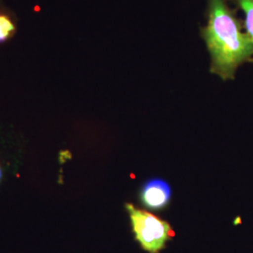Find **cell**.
<instances>
[{
  "mask_svg": "<svg viewBox=\"0 0 253 253\" xmlns=\"http://www.w3.org/2000/svg\"><path fill=\"white\" fill-rule=\"evenodd\" d=\"M206 14L208 25L200 33L210 54V73L233 80L242 64L253 61V41L227 0H208Z\"/></svg>",
  "mask_w": 253,
  "mask_h": 253,
  "instance_id": "cell-1",
  "label": "cell"
},
{
  "mask_svg": "<svg viewBox=\"0 0 253 253\" xmlns=\"http://www.w3.org/2000/svg\"><path fill=\"white\" fill-rule=\"evenodd\" d=\"M131 229L135 240L141 248L148 253H160L172 240L174 232L169 222L161 217L136 208L132 204H126Z\"/></svg>",
  "mask_w": 253,
  "mask_h": 253,
  "instance_id": "cell-2",
  "label": "cell"
},
{
  "mask_svg": "<svg viewBox=\"0 0 253 253\" xmlns=\"http://www.w3.org/2000/svg\"><path fill=\"white\" fill-rule=\"evenodd\" d=\"M172 198V190L167 181L162 178H151L146 181L139 192V199L145 208L161 211L167 208Z\"/></svg>",
  "mask_w": 253,
  "mask_h": 253,
  "instance_id": "cell-3",
  "label": "cell"
},
{
  "mask_svg": "<svg viewBox=\"0 0 253 253\" xmlns=\"http://www.w3.org/2000/svg\"><path fill=\"white\" fill-rule=\"evenodd\" d=\"M16 30L17 27L12 17L0 10V44L9 41L15 35Z\"/></svg>",
  "mask_w": 253,
  "mask_h": 253,
  "instance_id": "cell-4",
  "label": "cell"
},
{
  "mask_svg": "<svg viewBox=\"0 0 253 253\" xmlns=\"http://www.w3.org/2000/svg\"><path fill=\"white\" fill-rule=\"evenodd\" d=\"M245 14L244 28L253 42V0H230Z\"/></svg>",
  "mask_w": 253,
  "mask_h": 253,
  "instance_id": "cell-5",
  "label": "cell"
},
{
  "mask_svg": "<svg viewBox=\"0 0 253 253\" xmlns=\"http://www.w3.org/2000/svg\"><path fill=\"white\" fill-rule=\"evenodd\" d=\"M2 175H3V171H2V168H1V165H0V182L2 180Z\"/></svg>",
  "mask_w": 253,
  "mask_h": 253,
  "instance_id": "cell-6",
  "label": "cell"
}]
</instances>
